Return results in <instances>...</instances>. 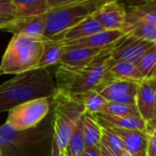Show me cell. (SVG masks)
<instances>
[{
  "instance_id": "9c48e42d",
  "label": "cell",
  "mask_w": 156,
  "mask_h": 156,
  "mask_svg": "<svg viewBox=\"0 0 156 156\" xmlns=\"http://www.w3.org/2000/svg\"><path fill=\"white\" fill-rule=\"evenodd\" d=\"M154 45V43L125 35L111 50V59L113 62L128 61L137 64L142 57Z\"/></svg>"
},
{
  "instance_id": "5b68a950",
  "label": "cell",
  "mask_w": 156,
  "mask_h": 156,
  "mask_svg": "<svg viewBox=\"0 0 156 156\" xmlns=\"http://www.w3.org/2000/svg\"><path fill=\"white\" fill-rule=\"evenodd\" d=\"M52 100L54 117L52 156H60L66 152L69 141L86 111L77 98L59 91H56Z\"/></svg>"
},
{
  "instance_id": "2e32d148",
  "label": "cell",
  "mask_w": 156,
  "mask_h": 156,
  "mask_svg": "<svg viewBox=\"0 0 156 156\" xmlns=\"http://www.w3.org/2000/svg\"><path fill=\"white\" fill-rule=\"evenodd\" d=\"M112 46V45H111ZM110 47V46H109ZM66 48V50L60 60L61 65L68 67L79 68L84 67L91 63L97 57H99L107 48Z\"/></svg>"
},
{
  "instance_id": "f546056e",
  "label": "cell",
  "mask_w": 156,
  "mask_h": 156,
  "mask_svg": "<svg viewBox=\"0 0 156 156\" xmlns=\"http://www.w3.org/2000/svg\"><path fill=\"white\" fill-rule=\"evenodd\" d=\"M16 5L13 0H0V15H10L15 16Z\"/></svg>"
},
{
  "instance_id": "d6986e66",
  "label": "cell",
  "mask_w": 156,
  "mask_h": 156,
  "mask_svg": "<svg viewBox=\"0 0 156 156\" xmlns=\"http://www.w3.org/2000/svg\"><path fill=\"white\" fill-rule=\"evenodd\" d=\"M99 123L113 126L126 130H137L147 133L146 122L141 117H125V116H113L103 113L95 115Z\"/></svg>"
},
{
  "instance_id": "ffe728a7",
  "label": "cell",
  "mask_w": 156,
  "mask_h": 156,
  "mask_svg": "<svg viewBox=\"0 0 156 156\" xmlns=\"http://www.w3.org/2000/svg\"><path fill=\"white\" fill-rule=\"evenodd\" d=\"M16 5V18L48 14L51 8L48 0H13Z\"/></svg>"
},
{
  "instance_id": "4fadbf2b",
  "label": "cell",
  "mask_w": 156,
  "mask_h": 156,
  "mask_svg": "<svg viewBox=\"0 0 156 156\" xmlns=\"http://www.w3.org/2000/svg\"><path fill=\"white\" fill-rule=\"evenodd\" d=\"M125 36L122 30H102L95 33L91 36L69 41L63 42L66 48H101L109 47L118 42L121 38Z\"/></svg>"
},
{
  "instance_id": "7402d4cb",
  "label": "cell",
  "mask_w": 156,
  "mask_h": 156,
  "mask_svg": "<svg viewBox=\"0 0 156 156\" xmlns=\"http://www.w3.org/2000/svg\"><path fill=\"white\" fill-rule=\"evenodd\" d=\"M86 148L99 146L101 142L102 129L95 115L85 112L81 117Z\"/></svg>"
},
{
  "instance_id": "8fae6325",
  "label": "cell",
  "mask_w": 156,
  "mask_h": 156,
  "mask_svg": "<svg viewBox=\"0 0 156 156\" xmlns=\"http://www.w3.org/2000/svg\"><path fill=\"white\" fill-rule=\"evenodd\" d=\"M136 106L140 116L147 123L156 120V80H145L139 84Z\"/></svg>"
},
{
  "instance_id": "1f68e13d",
  "label": "cell",
  "mask_w": 156,
  "mask_h": 156,
  "mask_svg": "<svg viewBox=\"0 0 156 156\" xmlns=\"http://www.w3.org/2000/svg\"><path fill=\"white\" fill-rule=\"evenodd\" d=\"M80 156H101V150H100V145L99 146L86 148L84 150L83 154Z\"/></svg>"
},
{
  "instance_id": "d590c367",
  "label": "cell",
  "mask_w": 156,
  "mask_h": 156,
  "mask_svg": "<svg viewBox=\"0 0 156 156\" xmlns=\"http://www.w3.org/2000/svg\"><path fill=\"white\" fill-rule=\"evenodd\" d=\"M60 156H69V155H68V154H67V153L65 152L64 154H61V155H60Z\"/></svg>"
},
{
  "instance_id": "4dcf8cb0",
  "label": "cell",
  "mask_w": 156,
  "mask_h": 156,
  "mask_svg": "<svg viewBox=\"0 0 156 156\" xmlns=\"http://www.w3.org/2000/svg\"><path fill=\"white\" fill-rule=\"evenodd\" d=\"M16 18L10 15H0V30H6Z\"/></svg>"
},
{
  "instance_id": "277c9868",
  "label": "cell",
  "mask_w": 156,
  "mask_h": 156,
  "mask_svg": "<svg viewBox=\"0 0 156 156\" xmlns=\"http://www.w3.org/2000/svg\"><path fill=\"white\" fill-rule=\"evenodd\" d=\"M45 38L13 35L0 63V75H18L36 69L41 59Z\"/></svg>"
},
{
  "instance_id": "cb8c5ba5",
  "label": "cell",
  "mask_w": 156,
  "mask_h": 156,
  "mask_svg": "<svg viewBox=\"0 0 156 156\" xmlns=\"http://www.w3.org/2000/svg\"><path fill=\"white\" fill-rule=\"evenodd\" d=\"M101 113L113 115V116L141 117L136 104H128V103H120V102H107Z\"/></svg>"
},
{
  "instance_id": "f1b7e54d",
  "label": "cell",
  "mask_w": 156,
  "mask_h": 156,
  "mask_svg": "<svg viewBox=\"0 0 156 156\" xmlns=\"http://www.w3.org/2000/svg\"><path fill=\"white\" fill-rule=\"evenodd\" d=\"M147 156H156V120L147 123Z\"/></svg>"
},
{
  "instance_id": "ba28073f",
  "label": "cell",
  "mask_w": 156,
  "mask_h": 156,
  "mask_svg": "<svg viewBox=\"0 0 156 156\" xmlns=\"http://www.w3.org/2000/svg\"><path fill=\"white\" fill-rule=\"evenodd\" d=\"M140 83L133 80H112L100 83L95 90L108 102L135 104Z\"/></svg>"
},
{
  "instance_id": "3957f363",
  "label": "cell",
  "mask_w": 156,
  "mask_h": 156,
  "mask_svg": "<svg viewBox=\"0 0 156 156\" xmlns=\"http://www.w3.org/2000/svg\"><path fill=\"white\" fill-rule=\"evenodd\" d=\"M115 44L107 48L87 66L73 68L58 64L55 74L57 91L69 96H77L95 90L101 82L109 67L111 50Z\"/></svg>"
},
{
  "instance_id": "603a6c76",
  "label": "cell",
  "mask_w": 156,
  "mask_h": 156,
  "mask_svg": "<svg viewBox=\"0 0 156 156\" xmlns=\"http://www.w3.org/2000/svg\"><path fill=\"white\" fill-rule=\"evenodd\" d=\"M77 98L85 107V111L87 113L96 115L102 112L104 106L108 102L98 91L95 90H90L84 94L72 96Z\"/></svg>"
},
{
  "instance_id": "d4e9b609",
  "label": "cell",
  "mask_w": 156,
  "mask_h": 156,
  "mask_svg": "<svg viewBox=\"0 0 156 156\" xmlns=\"http://www.w3.org/2000/svg\"><path fill=\"white\" fill-rule=\"evenodd\" d=\"M85 149L86 145L83 135V124L82 120L80 119L69 141L66 153L69 156H80Z\"/></svg>"
},
{
  "instance_id": "836d02e7",
  "label": "cell",
  "mask_w": 156,
  "mask_h": 156,
  "mask_svg": "<svg viewBox=\"0 0 156 156\" xmlns=\"http://www.w3.org/2000/svg\"><path fill=\"white\" fill-rule=\"evenodd\" d=\"M147 80H156V65L154 69L152 70V72L150 73V75L148 76Z\"/></svg>"
},
{
  "instance_id": "44dd1931",
  "label": "cell",
  "mask_w": 156,
  "mask_h": 156,
  "mask_svg": "<svg viewBox=\"0 0 156 156\" xmlns=\"http://www.w3.org/2000/svg\"><path fill=\"white\" fill-rule=\"evenodd\" d=\"M65 50L66 48L62 41L46 39L44 51L37 69H47L51 66L58 65Z\"/></svg>"
},
{
  "instance_id": "30bf717a",
  "label": "cell",
  "mask_w": 156,
  "mask_h": 156,
  "mask_svg": "<svg viewBox=\"0 0 156 156\" xmlns=\"http://www.w3.org/2000/svg\"><path fill=\"white\" fill-rule=\"evenodd\" d=\"M126 7L118 1H105L92 15L104 30H122L126 19Z\"/></svg>"
},
{
  "instance_id": "52a82bcc",
  "label": "cell",
  "mask_w": 156,
  "mask_h": 156,
  "mask_svg": "<svg viewBox=\"0 0 156 156\" xmlns=\"http://www.w3.org/2000/svg\"><path fill=\"white\" fill-rule=\"evenodd\" d=\"M52 106V98H40L23 102L8 112L5 123L16 131L33 128L48 115Z\"/></svg>"
},
{
  "instance_id": "ac0fdd59",
  "label": "cell",
  "mask_w": 156,
  "mask_h": 156,
  "mask_svg": "<svg viewBox=\"0 0 156 156\" xmlns=\"http://www.w3.org/2000/svg\"><path fill=\"white\" fill-rule=\"evenodd\" d=\"M104 30L100 23L95 20L92 16L87 17L80 23L77 24L73 27L69 28L66 32H64L57 40L62 42H69L77 39H80L89 36H91L95 33L101 32Z\"/></svg>"
},
{
  "instance_id": "9a60e30c",
  "label": "cell",
  "mask_w": 156,
  "mask_h": 156,
  "mask_svg": "<svg viewBox=\"0 0 156 156\" xmlns=\"http://www.w3.org/2000/svg\"><path fill=\"white\" fill-rule=\"evenodd\" d=\"M47 15L48 14L16 18L5 31L11 32L13 35L24 34L30 37L44 38Z\"/></svg>"
},
{
  "instance_id": "e575fe53",
  "label": "cell",
  "mask_w": 156,
  "mask_h": 156,
  "mask_svg": "<svg viewBox=\"0 0 156 156\" xmlns=\"http://www.w3.org/2000/svg\"><path fill=\"white\" fill-rule=\"evenodd\" d=\"M122 156H133L132 154H130L129 152H127V151H124V152H122V154H121Z\"/></svg>"
},
{
  "instance_id": "83f0119b",
  "label": "cell",
  "mask_w": 156,
  "mask_h": 156,
  "mask_svg": "<svg viewBox=\"0 0 156 156\" xmlns=\"http://www.w3.org/2000/svg\"><path fill=\"white\" fill-rule=\"evenodd\" d=\"M101 125V124H100ZM102 129V137H101V143H103L105 145H107L112 151L122 154V152L125 151L122 141L121 138L108 126L101 125Z\"/></svg>"
},
{
  "instance_id": "6da1fadb",
  "label": "cell",
  "mask_w": 156,
  "mask_h": 156,
  "mask_svg": "<svg viewBox=\"0 0 156 156\" xmlns=\"http://www.w3.org/2000/svg\"><path fill=\"white\" fill-rule=\"evenodd\" d=\"M54 142L53 111L37 126L16 131L0 126V156H52Z\"/></svg>"
},
{
  "instance_id": "8d00e7d4",
  "label": "cell",
  "mask_w": 156,
  "mask_h": 156,
  "mask_svg": "<svg viewBox=\"0 0 156 156\" xmlns=\"http://www.w3.org/2000/svg\"></svg>"
},
{
  "instance_id": "e0dca14e",
  "label": "cell",
  "mask_w": 156,
  "mask_h": 156,
  "mask_svg": "<svg viewBox=\"0 0 156 156\" xmlns=\"http://www.w3.org/2000/svg\"><path fill=\"white\" fill-rule=\"evenodd\" d=\"M112 80H133L136 82H142L135 63L128 61L113 62L110 58L109 67L104 73L101 82Z\"/></svg>"
},
{
  "instance_id": "5bb4252c",
  "label": "cell",
  "mask_w": 156,
  "mask_h": 156,
  "mask_svg": "<svg viewBox=\"0 0 156 156\" xmlns=\"http://www.w3.org/2000/svg\"><path fill=\"white\" fill-rule=\"evenodd\" d=\"M126 19L122 31L137 24L156 25V0H149L126 7Z\"/></svg>"
},
{
  "instance_id": "7c38bea8",
  "label": "cell",
  "mask_w": 156,
  "mask_h": 156,
  "mask_svg": "<svg viewBox=\"0 0 156 156\" xmlns=\"http://www.w3.org/2000/svg\"><path fill=\"white\" fill-rule=\"evenodd\" d=\"M100 124L110 127L121 138L125 151L129 152L133 156H147V133H144L137 130L121 129L102 123Z\"/></svg>"
},
{
  "instance_id": "484cf974",
  "label": "cell",
  "mask_w": 156,
  "mask_h": 156,
  "mask_svg": "<svg viewBox=\"0 0 156 156\" xmlns=\"http://www.w3.org/2000/svg\"><path fill=\"white\" fill-rule=\"evenodd\" d=\"M125 35L156 44V25L137 24L124 30Z\"/></svg>"
},
{
  "instance_id": "4316f807",
  "label": "cell",
  "mask_w": 156,
  "mask_h": 156,
  "mask_svg": "<svg viewBox=\"0 0 156 156\" xmlns=\"http://www.w3.org/2000/svg\"><path fill=\"white\" fill-rule=\"evenodd\" d=\"M156 65V44L150 48L137 62V69L141 78V80H147L148 76Z\"/></svg>"
},
{
  "instance_id": "7a4b0ae2",
  "label": "cell",
  "mask_w": 156,
  "mask_h": 156,
  "mask_svg": "<svg viewBox=\"0 0 156 156\" xmlns=\"http://www.w3.org/2000/svg\"><path fill=\"white\" fill-rule=\"evenodd\" d=\"M56 91V82L47 69H36L16 75L0 85V113L28 101L53 98Z\"/></svg>"
},
{
  "instance_id": "8992f818",
  "label": "cell",
  "mask_w": 156,
  "mask_h": 156,
  "mask_svg": "<svg viewBox=\"0 0 156 156\" xmlns=\"http://www.w3.org/2000/svg\"><path fill=\"white\" fill-rule=\"evenodd\" d=\"M105 0H68L47 15L44 38L57 40L64 32L92 16Z\"/></svg>"
},
{
  "instance_id": "d6a6232c",
  "label": "cell",
  "mask_w": 156,
  "mask_h": 156,
  "mask_svg": "<svg viewBox=\"0 0 156 156\" xmlns=\"http://www.w3.org/2000/svg\"><path fill=\"white\" fill-rule=\"evenodd\" d=\"M100 150H101V156H122L121 154H119L112 151L107 145H105L101 142L100 144Z\"/></svg>"
}]
</instances>
